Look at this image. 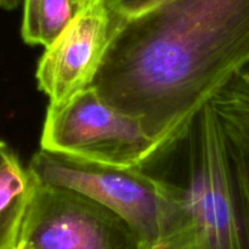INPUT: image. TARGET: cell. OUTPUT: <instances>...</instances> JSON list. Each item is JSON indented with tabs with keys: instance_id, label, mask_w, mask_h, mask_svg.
<instances>
[{
	"instance_id": "obj_1",
	"label": "cell",
	"mask_w": 249,
	"mask_h": 249,
	"mask_svg": "<svg viewBox=\"0 0 249 249\" xmlns=\"http://www.w3.org/2000/svg\"><path fill=\"white\" fill-rule=\"evenodd\" d=\"M249 65V0H167L122 19L91 87L160 151Z\"/></svg>"
},
{
	"instance_id": "obj_2",
	"label": "cell",
	"mask_w": 249,
	"mask_h": 249,
	"mask_svg": "<svg viewBox=\"0 0 249 249\" xmlns=\"http://www.w3.org/2000/svg\"><path fill=\"white\" fill-rule=\"evenodd\" d=\"M146 165L182 202L177 232L158 249H249V168L211 105Z\"/></svg>"
},
{
	"instance_id": "obj_3",
	"label": "cell",
	"mask_w": 249,
	"mask_h": 249,
	"mask_svg": "<svg viewBox=\"0 0 249 249\" xmlns=\"http://www.w3.org/2000/svg\"><path fill=\"white\" fill-rule=\"evenodd\" d=\"M27 168L39 184L78 192L114 212L151 249L162 247L181 221L178 187L145 168L102 164L44 150Z\"/></svg>"
},
{
	"instance_id": "obj_4",
	"label": "cell",
	"mask_w": 249,
	"mask_h": 249,
	"mask_svg": "<svg viewBox=\"0 0 249 249\" xmlns=\"http://www.w3.org/2000/svg\"><path fill=\"white\" fill-rule=\"evenodd\" d=\"M41 150L117 167L143 168L160 151L139 119L109 105L92 87L49 106Z\"/></svg>"
},
{
	"instance_id": "obj_5",
	"label": "cell",
	"mask_w": 249,
	"mask_h": 249,
	"mask_svg": "<svg viewBox=\"0 0 249 249\" xmlns=\"http://www.w3.org/2000/svg\"><path fill=\"white\" fill-rule=\"evenodd\" d=\"M21 242L33 249H151L130 224L102 204L38 181Z\"/></svg>"
},
{
	"instance_id": "obj_6",
	"label": "cell",
	"mask_w": 249,
	"mask_h": 249,
	"mask_svg": "<svg viewBox=\"0 0 249 249\" xmlns=\"http://www.w3.org/2000/svg\"><path fill=\"white\" fill-rule=\"evenodd\" d=\"M122 19L107 0H94L45 48L36 77L49 106L91 87Z\"/></svg>"
},
{
	"instance_id": "obj_7",
	"label": "cell",
	"mask_w": 249,
	"mask_h": 249,
	"mask_svg": "<svg viewBox=\"0 0 249 249\" xmlns=\"http://www.w3.org/2000/svg\"><path fill=\"white\" fill-rule=\"evenodd\" d=\"M36 180L9 147L0 160V249H17Z\"/></svg>"
},
{
	"instance_id": "obj_8",
	"label": "cell",
	"mask_w": 249,
	"mask_h": 249,
	"mask_svg": "<svg viewBox=\"0 0 249 249\" xmlns=\"http://www.w3.org/2000/svg\"><path fill=\"white\" fill-rule=\"evenodd\" d=\"M94 0H23L21 34L29 45L48 48Z\"/></svg>"
},
{
	"instance_id": "obj_9",
	"label": "cell",
	"mask_w": 249,
	"mask_h": 249,
	"mask_svg": "<svg viewBox=\"0 0 249 249\" xmlns=\"http://www.w3.org/2000/svg\"><path fill=\"white\" fill-rule=\"evenodd\" d=\"M249 168V65L238 72L209 102Z\"/></svg>"
},
{
	"instance_id": "obj_10",
	"label": "cell",
	"mask_w": 249,
	"mask_h": 249,
	"mask_svg": "<svg viewBox=\"0 0 249 249\" xmlns=\"http://www.w3.org/2000/svg\"><path fill=\"white\" fill-rule=\"evenodd\" d=\"M112 9L123 18L138 16L167 0H107Z\"/></svg>"
},
{
	"instance_id": "obj_11",
	"label": "cell",
	"mask_w": 249,
	"mask_h": 249,
	"mask_svg": "<svg viewBox=\"0 0 249 249\" xmlns=\"http://www.w3.org/2000/svg\"><path fill=\"white\" fill-rule=\"evenodd\" d=\"M23 0H0V7L4 10H14L18 6Z\"/></svg>"
},
{
	"instance_id": "obj_12",
	"label": "cell",
	"mask_w": 249,
	"mask_h": 249,
	"mask_svg": "<svg viewBox=\"0 0 249 249\" xmlns=\"http://www.w3.org/2000/svg\"><path fill=\"white\" fill-rule=\"evenodd\" d=\"M17 249H33L31 247V246L28 245V243H24V242H21L19 243V246L17 247Z\"/></svg>"
},
{
	"instance_id": "obj_13",
	"label": "cell",
	"mask_w": 249,
	"mask_h": 249,
	"mask_svg": "<svg viewBox=\"0 0 249 249\" xmlns=\"http://www.w3.org/2000/svg\"><path fill=\"white\" fill-rule=\"evenodd\" d=\"M6 148H7L6 143H5L4 141H0V152H1V151H4V150H6Z\"/></svg>"
},
{
	"instance_id": "obj_14",
	"label": "cell",
	"mask_w": 249,
	"mask_h": 249,
	"mask_svg": "<svg viewBox=\"0 0 249 249\" xmlns=\"http://www.w3.org/2000/svg\"><path fill=\"white\" fill-rule=\"evenodd\" d=\"M5 151V150H4ZM4 151H1V152H0V160H1V155H2V152H4Z\"/></svg>"
}]
</instances>
